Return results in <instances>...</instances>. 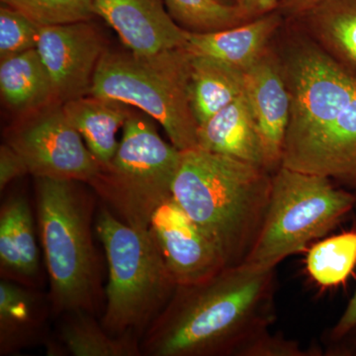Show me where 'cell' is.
<instances>
[{
    "instance_id": "cell-1",
    "label": "cell",
    "mask_w": 356,
    "mask_h": 356,
    "mask_svg": "<svg viewBox=\"0 0 356 356\" xmlns=\"http://www.w3.org/2000/svg\"><path fill=\"white\" fill-rule=\"evenodd\" d=\"M275 268L243 264L175 288L140 339L146 356H238L275 320Z\"/></svg>"
},
{
    "instance_id": "cell-2",
    "label": "cell",
    "mask_w": 356,
    "mask_h": 356,
    "mask_svg": "<svg viewBox=\"0 0 356 356\" xmlns=\"http://www.w3.org/2000/svg\"><path fill=\"white\" fill-rule=\"evenodd\" d=\"M273 173L201 147L181 151L172 198L216 245L227 267L247 261L264 226Z\"/></svg>"
},
{
    "instance_id": "cell-3",
    "label": "cell",
    "mask_w": 356,
    "mask_h": 356,
    "mask_svg": "<svg viewBox=\"0 0 356 356\" xmlns=\"http://www.w3.org/2000/svg\"><path fill=\"white\" fill-rule=\"evenodd\" d=\"M35 180L51 314L60 317L84 311L95 315L102 282L92 238L95 200L77 186L79 182L44 177Z\"/></svg>"
},
{
    "instance_id": "cell-4",
    "label": "cell",
    "mask_w": 356,
    "mask_h": 356,
    "mask_svg": "<svg viewBox=\"0 0 356 356\" xmlns=\"http://www.w3.org/2000/svg\"><path fill=\"white\" fill-rule=\"evenodd\" d=\"M95 229L108 266L106 303L100 323L114 336L140 341L177 285L149 228L126 224L103 204Z\"/></svg>"
},
{
    "instance_id": "cell-5",
    "label": "cell",
    "mask_w": 356,
    "mask_h": 356,
    "mask_svg": "<svg viewBox=\"0 0 356 356\" xmlns=\"http://www.w3.org/2000/svg\"><path fill=\"white\" fill-rule=\"evenodd\" d=\"M191 53L175 49L152 56L107 50L90 95L137 107L159 122L179 151L198 147L191 100Z\"/></svg>"
},
{
    "instance_id": "cell-6",
    "label": "cell",
    "mask_w": 356,
    "mask_h": 356,
    "mask_svg": "<svg viewBox=\"0 0 356 356\" xmlns=\"http://www.w3.org/2000/svg\"><path fill=\"white\" fill-rule=\"evenodd\" d=\"M153 119L131 113L113 159L88 185L121 221L149 228L161 204L172 198L181 151L159 136Z\"/></svg>"
},
{
    "instance_id": "cell-7",
    "label": "cell",
    "mask_w": 356,
    "mask_h": 356,
    "mask_svg": "<svg viewBox=\"0 0 356 356\" xmlns=\"http://www.w3.org/2000/svg\"><path fill=\"white\" fill-rule=\"evenodd\" d=\"M356 197L330 178L280 166L273 173L264 226L245 264L275 268L331 232Z\"/></svg>"
},
{
    "instance_id": "cell-8",
    "label": "cell",
    "mask_w": 356,
    "mask_h": 356,
    "mask_svg": "<svg viewBox=\"0 0 356 356\" xmlns=\"http://www.w3.org/2000/svg\"><path fill=\"white\" fill-rule=\"evenodd\" d=\"M289 42L280 57L291 102L283 156L331 127L356 92L355 74L310 36Z\"/></svg>"
},
{
    "instance_id": "cell-9",
    "label": "cell",
    "mask_w": 356,
    "mask_h": 356,
    "mask_svg": "<svg viewBox=\"0 0 356 356\" xmlns=\"http://www.w3.org/2000/svg\"><path fill=\"white\" fill-rule=\"evenodd\" d=\"M6 143L17 152L35 178L88 184L99 170V163L62 106L13 128L7 135Z\"/></svg>"
},
{
    "instance_id": "cell-10",
    "label": "cell",
    "mask_w": 356,
    "mask_h": 356,
    "mask_svg": "<svg viewBox=\"0 0 356 356\" xmlns=\"http://www.w3.org/2000/svg\"><path fill=\"white\" fill-rule=\"evenodd\" d=\"M36 50L50 76L54 100L64 104L90 95L107 49L99 31L86 21L41 26Z\"/></svg>"
},
{
    "instance_id": "cell-11",
    "label": "cell",
    "mask_w": 356,
    "mask_h": 356,
    "mask_svg": "<svg viewBox=\"0 0 356 356\" xmlns=\"http://www.w3.org/2000/svg\"><path fill=\"white\" fill-rule=\"evenodd\" d=\"M149 229L177 286L203 282L226 268L216 245L175 199L159 206Z\"/></svg>"
},
{
    "instance_id": "cell-12",
    "label": "cell",
    "mask_w": 356,
    "mask_h": 356,
    "mask_svg": "<svg viewBox=\"0 0 356 356\" xmlns=\"http://www.w3.org/2000/svg\"><path fill=\"white\" fill-rule=\"evenodd\" d=\"M165 4V0H95V13L113 28L128 51L152 56L188 44L191 31L178 25Z\"/></svg>"
},
{
    "instance_id": "cell-13",
    "label": "cell",
    "mask_w": 356,
    "mask_h": 356,
    "mask_svg": "<svg viewBox=\"0 0 356 356\" xmlns=\"http://www.w3.org/2000/svg\"><path fill=\"white\" fill-rule=\"evenodd\" d=\"M245 96L261 134L266 170L273 173L282 163L291 102L280 56L270 47L245 72Z\"/></svg>"
},
{
    "instance_id": "cell-14",
    "label": "cell",
    "mask_w": 356,
    "mask_h": 356,
    "mask_svg": "<svg viewBox=\"0 0 356 356\" xmlns=\"http://www.w3.org/2000/svg\"><path fill=\"white\" fill-rule=\"evenodd\" d=\"M281 166L330 178L356 197V92L331 127L283 156Z\"/></svg>"
},
{
    "instance_id": "cell-15",
    "label": "cell",
    "mask_w": 356,
    "mask_h": 356,
    "mask_svg": "<svg viewBox=\"0 0 356 356\" xmlns=\"http://www.w3.org/2000/svg\"><path fill=\"white\" fill-rule=\"evenodd\" d=\"M51 314L48 296L37 287L15 281H0V355H11L25 348L46 343L51 332Z\"/></svg>"
},
{
    "instance_id": "cell-16",
    "label": "cell",
    "mask_w": 356,
    "mask_h": 356,
    "mask_svg": "<svg viewBox=\"0 0 356 356\" xmlns=\"http://www.w3.org/2000/svg\"><path fill=\"white\" fill-rule=\"evenodd\" d=\"M282 21V14L275 10L228 29L191 32L186 48L193 55L217 58L247 72L269 48Z\"/></svg>"
},
{
    "instance_id": "cell-17",
    "label": "cell",
    "mask_w": 356,
    "mask_h": 356,
    "mask_svg": "<svg viewBox=\"0 0 356 356\" xmlns=\"http://www.w3.org/2000/svg\"><path fill=\"white\" fill-rule=\"evenodd\" d=\"M0 273L4 280L37 286L40 254L34 218L24 196H10L0 211Z\"/></svg>"
},
{
    "instance_id": "cell-18",
    "label": "cell",
    "mask_w": 356,
    "mask_h": 356,
    "mask_svg": "<svg viewBox=\"0 0 356 356\" xmlns=\"http://www.w3.org/2000/svg\"><path fill=\"white\" fill-rule=\"evenodd\" d=\"M198 147L266 170L261 134L245 93L199 127Z\"/></svg>"
},
{
    "instance_id": "cell-19",
    "label": "cell",
    "mask_w": 356,
    "mask_h": 356,
    "mask_svg": "<svg viewBox=\"0 0 356 356\" xmlns=\"http://www.w3.org/2000/svg\"><path fill=\"white\" fill-rule=\"evenodd\" d=\"M44 344L50 356H140V339L110 334L88 312L64 314Z\"/></svg>"
},
{
    "instance_id": "cell-20",
    "label": "cell",
    "mask_w": 356,
    "mask_h": 356,
    "mask_svg": "<svg viewBox=\"0 0 356 356\" xmlns=\"http://www.w3.org/2000/svg\"><path fill=\"white\" fill-rule=\"evenodd\" d=\"M115 100L86 95L62 104L65 116L95 156L99 166L107 165L116 154L120 140L117 133L124 127L131 111Z\"/></svg>"
},
{
    "instance_id": "cell-21",
    "label": "cell",
    "mask_w": 356,
    "mask_h": 356,
    "mask_svg": "<svg viewBox=\"0 0 356 356\" xmlns=\"http://www.w3.org/2000/svg\"><path fill=\"white\" fill-rule=\"evenodd\" d=\"M298 18L309 36L356 76V0H321Z\"/></svg>"
},
{
    "instance_id": "cell-22",
    "label": "cell",
    "mask_w": 356,
    "mask_h": 356,
    "mask_svg": "<svg viewBox=\"0 0 356 356\" xmlns=\"http://www.w3.org/2000/svg\"><path fill=\"white\" fill-rule=\"evenodd\" d=\"M245 72L191 54V100L199 127L245 93Z\"/></svg>"
},
{
    "instance_id": "cell-23",
    "label": "cell",
    "mask_w": 356,
    "mask_h": 356,
    "mask_svg": "<svg viewBox=\"0 0 356 356\" xmlns=\"http://www.w3.org/2000/svg\"><path fill=\"white\" fill-rule=\"evenodd\" d=\"M0 92L11 108L30 111L54 100L48 70L36 49L1 60Z\"/></svg>"
},
{
    "instance_id": "cell-24",
    "label": "cell",
    "mask_w": 356,
    "mask_h": 356,
    "mask_svg": "<svg viewBox=\"0 0 356 356\" xmlns=\"http://www.w3.org/2000/svg\"><path fill=\"white\" fill-rule=\"evenodd\" d=\"M356 264V232L325 238L311 248L307 254L309 274L321 286L341 284Z\"/></svg>"
},
{
    "instance_id": "cell-25",
    "label": "cell",
    "mask_w": 356,
    "mask_h": 356,
    "mask_svg": "<svg viewBox=\"0 0 356 356\" xmlns=\"http://www.w3.org/2000/svg\"><path fill=\"white\" fill-rule=\"evenodd\" d=\"M173 19L191 32L228 29L248 22L241 9L219 0H165Z\"/></svg>"
},
{
    "instance_id": "cell-26",
    "label": "cell",
    "mask_w": 356,
    "mask_h": 356,
    "mask_svg": "<svg viewBox=\"0 0 356 356\" xmlns=\"http://www.w3.org/2000/svg\"><path fill=\"white\" fill-rule=\"evenodd\" d=\"M39 26L90 21L95 15V0H1Z\"/></svg>"
},
{
    "instance_id": "cell-27",
    "label": "cell",
    "mask_w": 356,
    "mask_h": 356,
    "mask_svg": "<svg viewBox=\"0 0 356 356\" xmlns=\"http://www.w3.org/2000/svg\"><path fill=\"white\" fill-rule=\"evenodd\" d=\"M41 26L10 7L0 8V60L36 49Z\"/></svg>"
},
{
    "instance_id": "cell-28",
    "label": "cell",
    "mask_w": 356,
    "mask_h": 356,
    "mask_svg": "<svg viewBox=\"0 0 356 356\" xmlns=\"http://www.w3.org/2000/svg\"><path fill=\"white\" fill-rule=\"evenodd\" d=\"M320 353L315 348L305 350L297 341L266 331L248 343L238 356H318Z\"/></svg>"
},
{
    "instance_id": "cell-29",
    "label": "cell",
    "mask_w": 356,
    "mask_h": 356,
    "mask_svg": "<svg viewBox=\"0 0 356 356\" xmlns=\"http://www.w3.org/2000/svg\"><path fill=\"white\" fill-rule=\"evenodd\" d=\"M29 173L24 161L17 152L7 143L0 147V191H3L7 185L14 180Z\"/></svg>"
},
{
    "instance_id": "cell-30",
    "label": "cell",
    "mask_w": 356,
    "mask_h": 356,
    "mask_svg": "<svg viewBox=\"0 0 356 356\" xmlns=\"http://www.w3.org/2000/svg\"><path fill=\"white\" fill-rule=\"evenodd\" d=\"M356 329V291L343 315L330 334V341L337 343Z\"/></svg>"
},
{
    "instance_id": "cell-31",
    "label": "cell",
    "mask_w": 356,
    "mask_h": 356,
    "mask_svg": "<svg viewBox=\"0 0 356 356\" xmlns=\"http://www.w3.org/2000/svg\"><path fill=\"white\" fill-rule=\"evenodd\" d=\"M236 6L250 21L277 10L278 0H236Z\"/></svg>"
},
{
    "instance_id": "cell-32",
    "label": "cell",
    "mask_w": 356,
    "mask_h": 356,
    "mask_svg": "<svg viewBox=\"0 0 356 356\" xmlns=\"http://www.w3.org/2000/svg\"><path fill=\"white\" fill-rule=\"evenodd\" d=\"M321 0H278L277 10L282 16L298 18Z\"/></svg>"
},
{
    "instance_id": "cell-33",
    "label": "cell",
    "mask_w": 356,
    "mask_h": 356,
    "mask_svg": "<svg viewBox=\"0 0 356 356\" xmlns=\"http://www.w3.org/2000/svg\"><path fill=\"white\" fill-rule=\"evenodd\" d=\"M350 334H353V336L356 337V329L355 330V331L351 332L350 334H348V336H350ZM351 353L350 355H356V337H355V339H351V344L350 348H348V350H344L343 351H341V353H339V355H341V353L344 355V353Z\"/></svg>"
},
{
    "instance_id": "cell-34",
    "label": "cell",
    "mask_w": 356,
    "mask_h": 356,
    "mask_svg": "<svg viewBox=\"0 0 356 356\" xmlns=\"http://www.w3.org/2000/svg\"><path fill=\"white\" fill-rule=\"evenodd\" d=\"M219 1H220V0H219Z\"/></svg>"
}]
</instances>
